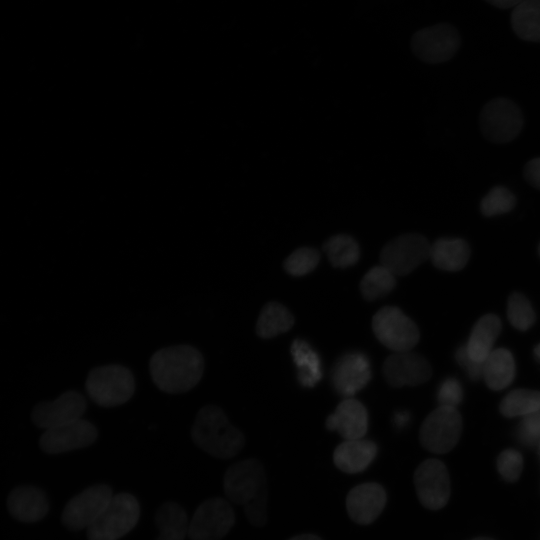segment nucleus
I'll use <instances>...</instances> for the list:
<instances>
[{
  "mask_svg": "<svg viewBox=\"0 0 540 540\" xmlns=\"http://www.w3.org/2000/svg\"><path fill=\"white\" fill-rule=\"evenodd\" d=\"M420 503L427 509L443 508L451 493L450 479L446 466L438 459H426L415 470L413 476Z\"/></svg>",
  "mask_w": 540,
  "mask_h": 540,
  "instance_id": "nucleus-13",
  "label": "nucleus"
},
{
  "mask_svg": "<svg viewBox=\"0 0 540 540\" xmlns=\"http://www.w3.org/2000/svg\"><path fill=\"white\" fill-rule=\"evenodd\" d=\"M105 484L90 486L71 498L65 505L61 521L71 531L88 529L102 514L113 497Z\"/></svg>",
  "mask_w": 540,
  "mask_h": 540,
  "instance_id": "nucleus-11",
  "label": "nucleus"
},
{
  "mask_svg": "<svg viewBox=\"0 0 540 540\" xmlns=\"http://www.w3.org/2000/svg\"><path fill=\"white\" fill-rule=\"evenodd\" d=\"M191 437L201 450L220 459L234 457L245 445L243 433L230 424L221 408L212 404L199 410Z\"/></svg>",
  "mask_w": 540,
  "mask_h": 540,
  "instance_id": "nucleus-3",
  "label": "nucleus"
},
{
  "mask_svg": "<svg viewBox=\"0 0 540 540\" xmlns=\"http://www.w3.org/2000/svg\"><path fill=\"white\" fill-rule=\"evenodd\" d=\"M484 136L495 143L513 140L523 128V116L512 101L497 98L488 102L480 115Z\"/></svg>",
  "mask_w": 540,
  "mask_h": 540,
  "instance_id": "nucleus-12",
  "label": "nucleus"
},
{
  "mask_svg": "<svg viewBox=\"0 0 540 540\" xmlns=\"http://www.w3.org/2000/svg\"><path fill=\"white\" fill-rule=\"evenodd\" d=\"M501 330V321L494 314L482 316L474 325L469 340L465 345L469 356L484 362L492 352L493 344Z\"/></svg>",
  "mask_w": 540,
  "mask_h": 540,
  "instance_id": "nucleus-24",
  "label": "nucleus"
},
{
  "mask_svg": "<svg viewBox=\"0 0 540 540\" xmlns=\"http://www.w3.org/2000/svg\"><path fill=\"white\" fill-rule=\"evenodd\" d=\"M534 354L540 360V343L534 348Z\"/></svg>",
  "mask_w": 540,
  "mask_h": 540,
  "instance_id": "nucleus-43",
  "label": "nucleus"
},
{
  "mask_svg": "<svg viewBox=\"0 0 540 540\" xmlns=\"http://www.w3.org/2000/svg\"><path fill=\"white\" fill-rule=\"evenodd\" d=\"M323 250L335 268H348L357 263L360 248L354 238L345 234L330 237L324 244Z\"/></svg>",
  "mask_w": 540,
  "mask_h": 540,
  "instance_id": "nucleus-29",
  "label": "nucleus"
},
{
  "mask_svg": "<svg viewBox=\"0 0 540 540\" xmlns=\"http://www.w3.org/2000/svg\"><path fill=\"white\" fill-rule=\"evenodd\" d=\"M457 363L466 371L469 378L473 381L479 380L483 376L484 362L473 360L467 351L466 346H460L455 353Z\"/></svg>",
  "mask_w": 540,
  "mask_h": 540,
  "instance_id": "nucleus-38",
  "label": "nucleus"
},
{
  "mask_svg": "<svg viewBox=\"0 0 540 540\" xmlns=\"http://www.w3.org/2000/svg\"><path fill=\"white\" fill-rule=\"evenodd\" d=\"M377 445L364 438L344 440L333 453L335 466L348 474L364 471L377 454Z\"/></svg>",
  "mask_w": 540,
  "mask_h": 540,
  "instance_id": "nucleus-21",
  "label": "nucleus"
},
{
  "mask_svg": "<svg viewBox=\"0 0 540 540\" xmlns=\"http://www.w3.org/2000/svg\"><path fill=\"white\" fill-rule=\"evenodd\" d=\"M325 424L328 430L336 431L344 440L360 439L368 430V413L360 401L345 398L327 417Z\"/></svg>",
  "mask_w": 540,
  "mask_h": 540,
  "instance_id": "nucleus-19",
  "label": "nucleus"
},
{
  "mask_svg": "<svg viewBox=\"0 0 540 540\" xmlns=\"http://www.w3.org/2000/svg\"><path fill=\"white\" fill-rule=\"evenodd\" d=\"M204 358L190 345H176L156 351L150 358L149 370L153 382L170 394L194 388L204 374Z\"/></svg>",
  "mask_w": 540,
  "mask_h": 540,
  "instance_id": "nucleus-1",
  "label": "nucleus"
},
{
  "mask_svg": "<svg viewBox=\"0 0 540 540\" xmlns=\"http://www.w3.org/2000/svg\"><path fill=\"white\" fill-rule=\"evenodd\" d=\"M463 390L460 382L453 377L446 378L437 391L439 406L456 408L462 401Z\"/></svg>",
  "mask_w": 540,
  "mask_h": 540,
  "instance_id": "nucleus-37",
  "label": "nucleus"
},
{
  "mask_svg": "<svg viewBox=\"0 0 540 540\" xmlns=\"http://www.w3.org/2000/svg\"><path fill=\"white\" fill-rule=\"evenodd\" d=\"M507 315L512 326L520 331L528 330L535 321L530 302L518 292L512 293L508 299Z\"/></svg>",
  "mask_w": 540,
  "mask_h": 540,
  "instance_id": "nucleus-32",
  "label": "nucleus"
},
{
  "mask_svg": "<svg viewBox=\"0 0 540 540\" xmlns=\"http://www.w3.org/2000/svg\"><path fill=\"white\" fill-rule=\"evenodd\" d=\"M497 468L502 478L515 482L523 469L522 455L514 449L504 450L497 459Z\"/></svg>",
  "mask_w": 540,
  "mask_h": 540,
  "instance_id": "nucleus-35",
  "label": "nucleus"
},
{
  "mask_svg": "<svg viewBox=\"0 0 540 540\" xmlns=\"http://www.w3.org/2000/svg\"><path fill=\"white\" fill-rule=\"evenodd\" d=\"M140 505L130 493L113 495L99 518L87 529L88 540H119L138 523Z\"/></svg>",
  "mask_w": 540,
  "mask_h": 540,
  "instance_id": "nucleus-5",
  "label": "nucleus"
},
{
  "mask_svg": "<svg viewBox=\"0 0 540 540\" xmlns=\"http://www.w3.org/2000/svg\"><path fill=\"white\" fill-rule=\"evenodd\" d=\"M291 355L297 367V379L305 388L314 387L322 379V361L317 351L305 340L295 339Z\"/></svg>",
  "mask_w": 540,
  "mask_h": 540,
  "instance_id": "nucleus-23",
  "label": "nucleus"
},
{
  "mask_svg": "<svg viewBox=\"0 0 540 540\" xmlns=\"http://www.w3.org/2000/svg\"><path fill=\"white\" fill-rule=\"evenodd\" d=\"M225 495L244 507L248 521L260 527L267 522L268 489L262 464L245 459L228 467L223 478Z\"/></svg>",
  "mask_w": 540,
  "mask_h": 540,
  "instance_id": "nucleus-2",
  "label": "nucleus"
},
{
  "mask_svg": "<svg viewBox=\"0 0 540 540\" xmlns=\"http://www.w3.org/2000/svg\"><path fill=\"white\" fill-rule=\"evenodd\" d=\"M6 506L9 514L22 523L38 522L49 511V502L45 492L34 486L14 488L7 497Z\"/></svg>",
  "mask_w": 540,
  "mask_h": 540,
  "instance_id": "nucleus-20",
  "label": "nucleus"
},
{
  "mask_svg": "<svg viewBox=\"0 0 540 540\" xmlns=\"http://www.w3.org/2000/svg\"><path fill=\"white\" fill-rule=\"evenodd\" d=\"M470 248L459 238H439L430 245L429 260L444 271H458L468 263Z\"/></svg>",
  "mask_w": 540,
  "mask_h": 540,
  "instance_id": "nucleus-22",
  "label": "nucleus"
},
{
  "mask_svg": "<svg viewBox=\"0 0 540 540\" xmlns=\"http://www.w3.org/2000/svg\"><path fill=\"white\" fill-rule=\"evenodd\" d=\"M90 398L103 407L126 403L135 390L132 372L118 364L103 365L92 369L85 381Z\"/></svg>",
  "mask_w": 540,
  "mask_h": 540,
  "instance_id": "nucleus-4",
  "label": "nucleus"
},
{
  "mask_svg": "<svg viewBox=\"0 0 540 540\" xmlns=\"http://www.w3.org/2000/svg\"><path fill=\"white\" fill-rule=\"evenodd\" d=\"M506 417L526 416L540 409V392L516 389L506 395L499 405Z\"/></svg>",
  "mask_w": 540,
  "mask_h": 540,
  "instance_id": "nucleus-31",
  "label": "nucleus"
},
{
  "mask_svg": "<svg viewBox=\"0 0 540 540\" xmlns=\"http://www.w3.org/2000/svg\"><path fill=\"white\" fill-rule=\"evenodd\" d=\"M462 430L461 415L456 408L439 406L423 421L419 440L428 451L447 453L458 443Z\"/></svg>",
  "mask_w": 540,
  "mask_h": 540,
  "instance_id": "nucleus-8",
  "label": "nucleus"
},
{
  "mask_svg": "<svg viewBox=\"0 0 540 540\" xmlns=\"http://www.w3.org/2000/svg\"><path fill=\"white\" fill-rule=\"evenodd\" d=\"M473 540H493V539L481 537V538H476V539H473Z\"/></svg>",
  "mask_w": 540,
  "mask_h": 540,
  "instance_id": "nucleus-44",
  "label": "nucleus"
},
{
  "mask_svg": "<svg viewBox=\"0 0 540 540\" xmlns=\"http://www.w3.org/2000/svg\"><path fill=\"white\" fill-rule=\"evenodd\" d=\"M293 324L294 317L286 307L276 302H269L259 314L256 333L260 338L270 339L288 331Z\"/></svg>",
  "mask_w": 540,
  "mask_h": 540,
  "instance_id": "nucleus-28",
  "label": "nucleus"
},
{
  "mask_svg": "<svg viewBox=\"0 0 540 540\" xmlns=\"http://www.w3.org/2000/svg\"><path fill=\"white\" fill-rule=\"evenodd\" d=\"M539 254H540V245H539Z\"/></svg>",
  "mask_w": 540,
  "mask_h": 540,
  "instance_id": "nucleus-45",
  "label": "nucleus"
},
{
  "mask_svg": "<svg viewBox=\"0 0 540 540\" xmlns=\"http://www.w3.org/2000/svg\"><path fill=\"white\" fill-rule=\"evenodd\" d=\"M396 285V276L383 265L372 267L360 282V292L367 301H375L390 293Z\"/></svg>",
  "mask_w": 540,
  "mask_h": 540,
  "instance_id": "nucleus-30",
  "label": "nucleus"
},
{
  "mask_svg": "<svg viewBox=\"0 0 540 540\" xmlns=\"http://www.w3.org/2000/svg\"><path fill=\"white\" fill-rule=\"evenodd\" d=\"M499 9L514 8L525 0H484Z\"/></svg>",
  "mask_w": 540,
  "mask_h": 540,
  "instance_id": "nucleus-40",
  "label": "nucleus"
},
{
  "mask_svg": "<svg viewBox=\"0 0 540 540\" xmlns=\"http://www.w3.org/2000/svg\"><path fill=\"white\" fill-rule=\"evenodd\" d=\"M394 424L398 428H403L410 421V414L407 411H397L393 418Z\"/></svg>",
  "mask_w": 540,
  "mask_h": 540,
  "instance_id": "nucleus-41",
  "label": "nucleus"
},
{
  "mask_svg": "<svg viewBox=\"0 0 540 540\" xmlns=\"http://www.w3.org/2000/svg\"><path fill=\"white\" fill-rule=\"evenodd\" d=\"M98 437L96 427L85 419L45 430L39 440L46 454H62L92 445Z\"/></svg>",
  "mask_w": 540,
  "mask_h": 540,
  "instance_id": "nucleus-16",
  "label": "nucleus"
},
{
  "mask_svg": "<svg viewBox=\"0 0 540 540\" xmlns=\"http://www.w3.org/2000/svg\"><path fill=\"white\" fill-rule=\"evenodd\" d=\"M515 203V196L510 190L503 186H496L484 196L480 209L483 215L491 217L511 211Z\"/></svg>",
  "mask_w": 540,
  "mask_h": 540,
  "instance_id": "nucleus-33",
  "label": "nucleus"
},
{
  "mask_svg": "<svg viewBox=\"0 0 540 540\" xmlns=\"http://www.w3.org/2000/svg\"><path fill=\"white\" fill-rule=\"evenodd\" d=\"M383 375L392 387L416 386L430 379L432 368L422 355L412 350L394 352L383 364Z\"/></svg>",
  "mask_w": 540,
  "mask_h": 540,
  "instance_id": "nucleus-17",
  "label": "nucleus"
},
{
  "mask_svg": "<svg viewBox=\"0 0 540 540\" xmlns=\"http://www.w3.org/2000/svg\"><path fill=\"white\" fill-rule=\"evenodd\" d=\"M155 523L159 530L156 540H184L188 536L187 514L176 502L162 504L156 511Z\"/></svg>",
  "mask_w": 540,
  "mask_h": 540,
  "instance_id": "nucleus-25",
  "label": "nucleus"
},
{
  "mask_svg": "<svg viewBox=\"0 0 540 540\" xmlns=\"http://www.w3.org/2000/svg\"><path fill=\"white\" fill-rule=\"evenodd\" d=\"M483 377L492 390H502L510 385L515 377V362L510 351L505 348L493 350L484 361Z\"/></svg>",
  "mask_w": 540,
  "mask_h": 540,
  "instance_id": "nucleus-26",
  "label": "nucleus"
},
{
  "mask_svg": "<svg viewBox=\"0 0 540 540\" xmlns=\"http://www.w3.org/2000/svg\"><path fill=\"white\" fill-rule=\"evenodd\" d=\"M288 540H322V539L315 534H300Z\"/></svg>",
  "mask_w": 540,
  "mask_h": 540,
  "instance_id": "nucleus-42",
  "label": "nucleus"
},
{
  "mask_svg": "<svg viewBox=\"0 0 540 540\" xmlns=\"http://www.w3.org/2000/svg\"><path fill=\"white\" fill-rule=\"evenodd\" d=\"M235 524V513L223 498L204 500L194 512L188 526L190 540H221Z\"/></svg>",
  "mask_w": 540,
  "mask_h": 540,
  "instance_id": "nucleus-9",
  "label": "nucleus"
},
{
  "mask_svg": "<svg viewBox=\"0 0 540 540\" xmlns=\"http://www.w3.org/2000/svg\"><path fill=\"white\" fill-rule=\"evenodd\" d=\"M460 45V33L450 23H438L419 29L411 39L414 55L428 64L450 60L458 52Z\"/></svg>",
  "mask_w": 540,
  "mask_h": 540,
  "instance_id": "nucleus-6",
  "label": "nucleus"
},
{
  "mask_svg": "<svg viewBox=\"0 0 540 540\" xmlns=\"http://www.w3.org/2000/svg\"><path fill=\"white\" fill-rule=\"evenodd\" d=\"M524 175L531 185L540 189V157L534 158L526 164Z\"/></svg>",
  "mask_w": 540,
  "mask_h": 540,
  "instance_id": "nucleus-39",
  "label": "nucleus"
},
{
  "mask_svg": "<svg viewBox=\"0 0 540 540\" xmlns=\"http://www.w3.org/2000/svg\"><path fill=\"white\" fill-rule=\"evenodd\" d=\"M516 437L524 446H534L540 442V409L524 416L516 429Z\"/></svg>",
  "mask_w": 540,
  "mask_h": 540,
  "instance_id": "nucleus-36",
  "label": "nucleus"
},
{
  "mask_svg": "<svg viewBox=\"0 0 540 540\" xmlns=\"http://www.w3.org/2000/svg\"><path fill=\"white\" fill-rule=\"evenodd\" d=\"M372 329L386 348L394 352L410 351L419 342L417 325L398 307H383L372 319Z\"/></svg>",
  "mask_w": 540,
  "mask_h": 540,
  "instance_id": "nucleus-7",
  "label": "nucleus"
},
{
  "mask_svg": "<svg viewBox=\"0 0 540 540\" xmlns=\"http://www.w3.org/2000/svg\"><path fill=\"white\" fill-rule=\"evenodd\" d=\"M86 410L84 396L74 390L66 391L53 401L41 402L31 413L33 423L45 430L59 427L82 418Z\"/></svg>",
  "mask_w": 540,
  "mask_h": 540,
  "instance_id": "nucleus-15",
  "label": "nucleus"
},
{
  "mask_svg": "<svg viewBox=\"0 0 540 540\" xmlns=\"http://www.w3.org/2000/svg\"><path fill=\"white\" fill-rule=\"evenodd\" d=\"M511 27L518 38L540 43V0H525L514 7Z\"/></svg>",
  "mask_w": 540,
  "mask_h": 540,
  "instance_id": "nucleus-27",
  "label": "nucleus"
},
{
  "mask_svg": "<svg viewBox=\"0 0 540 540\" xmlns=\"http://www.w3.org/2000/svg\"><path fill=\"white\" fill-rule=\"evenodd\" d=\"M320 260V254L311 247H301L293 251L284 262V269L292 276H304L313 271Z\"/></svg>",
  "mask_w": 540,
  "mask_h": 540,
  "instance_id": "nucleus-34",
  "label": "nucleus"
},
{
  "mask_svg": "<svg viewBox=\"0 0 540 540\" xmlns=\"http://www.w3.org/2000/svg\"><path fill=\"white\" fill-rule=\"evenodd\" d=\"M386 501V491L380 484L363 483L349 491L346 498L347 513L355 523L368 525L381 514Z\"/></svg>",
  "mask_w": 540,
  "mask_h": 540,
  "instance_id": "nucleus-18",
  "label": "nucleus"
},
{
  "mask_svg": "<svg viewBox=\"0 0 540 540\" xmlns=\"http://www.w3.org/2000/svg\"><path fill=\"white\" fill-rule=\"evenodd\" d=\"M372 370L368 356L361 351L341 355L330 370L334 391L346 398L352 397L371 380Z\"/></svg>",
  "mask_w": 540,
  "mask_h": 540,
  "instance_id": "nucleus-14",
  "label": "nucleus"
},
{
  "mask_svg": "<svg viewBox=\"0 0 540 540\" xmlns=\"http://www.w3.org/2000/svg\"><path fill=\"white\" fill-rule=\"evenodd\" d=\"M430 245L423 235H400L382 248L380 264L395 276H405L429 259Z\"/></svg>",
  "mask_w": 540,
  "mask_h": 540,
  "instance_id": "nucleus-10",
  "label": "nucleus"
}]
</instances>
